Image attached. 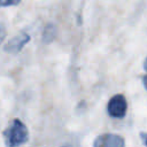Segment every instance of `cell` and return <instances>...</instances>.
<instances>
[{"label": "cell", "mask_w": 147, "mask_h": 147, "mask_svg": "<svg viewBox=\"0 0 147 147\" xmlns=\"http://www.w3.org/2000/svg\"><path fill=\"white\" fill-rule=\"evenodd\" d=\"M5 136V144L7 146H20L28 141L29 139V131L23 122L20 119H14L8 129L3 133Z\"/></svg>", "instance_id": "6da1fadb"}, {"label": "cell", "mask_w": 147, "mask_h": 147, "mask_svg": "<svg viewBox=\"0 0 147 147\" xmlns=\"http://www.w3.org/2000/svg\"><path fill=\"white\" fill-rule=\"evenodd\" d=\"M126 109H127V102L126 99L123 94H116L114 95L107 106V110L108 114L111 117L115 118H122L125 116L126 114Z\"/></svg>", "instance_id": "7a4b0ae2"}, {"label": "cell", "mask_w": 147, "mask_h": 147, "mask_svg": "<svg viewBox=\"0 0 147 147\" xmlns=\"http://www.w3.org/2000/svg\"><path fill=\"white\" fill-rule=\"evenodd\" d=\"M125 141L121 136L106 133L95 139L93 142V146L95 147H122L124 146Z\"/></svg>", "instance_id": "3957f363"}, {"label": "cell", "mask_w": 147, "mask_h": 147, "mask_svg": "<svg viewBox=\"0 0 147 147\" xmlns=\"http://www.w3.org/2000/svg\"><path fill=\"white\" fill-rule=\"evenodd\" d=\"M29 41H30V36L25 32H21L7 42V45L5 46V49L8 53L15 54V53H18Z\"/></svg>", "instance_id": "277c9868"}, {"label": "cell", "mask_w": 147, "mask_h": 147, "mask_svg": "<svg viewBox=\"0 0 147 147\" xmlns=\"http://www.w3.org/2000/svg\"><path fill=\"white\" fill-rule=\"evenodd\" d=\"M55 36V28L53 25H48L46 29H45V32H44V38L46 41H49L53 37Z\"/></svg>", "instance_id": "5b68a950"}, {"label": "cell", "mask_w": 147, "mask_h": 147, "mask_svg": "<svg viewBox=\"0 0 147 147\" xmlns=\"http://www.w3.org/2000/svg\"><path fill=\"white\" fill-rule=\"evenodd\" d=\"M21 2V0H0V7H9L16 6Z\"/></svg>", "instance_id": "8992f818"}, {"label": "cell", "mask_w": 147, "mask_h": 147, "mask_svg": "<svg viewBox=\"0 0 147 147\" xmlns=\"http://www.w3.org/2000/svg\"><path fill=\"white\" fill-rule=\"evenodd\" d=\"M5 37H6V29H5L3 24L0 23V44L2 42V40L5 39Z\"/></svg>", "instance_id": "52a82bcc"}, {"label": "cell", "mask_w": 147, "mask_h": 147, "mask_svg": "<svg viewBox=\"0 0 147 147\" xmlns=\"http://www.w3.org/2000/svg\"><path fill=\"white\" fill-rule=\"evenodd\" d=\"M142 80H144V86H145V88L147 90V75H145V76H144Z\"/></svg>", "instance_id": "ba28073f"}, {"label": "cell", "mask_w": 147, "mask_h": 147, "mask_svg": "<svg viewBox=\"0 0 147 147\" xmlns=\"http://www.w3.org/2000/svg\"><path fill=\"white\" fill-rule=\"evenodd\" d=\"M144 68H145V70L147 71V59H146V61H145V64H144Z\"/></svg>", "instance_id": "9c48e42d"}, {"label": "cell", "mask_w": 147, "mask_h": 147, "mask_svg": "<svg viewBox=\"0 0 147 147\" xmlns=\"http://www.w3.org/2000/svg\"><path fill=\"white\" fill-rule=\"evenodd\" d=\"M145 145H146V146H147V139H146V141H145Z\"/></svg>", "instance_id": "30bf717a"}]
</instances>
